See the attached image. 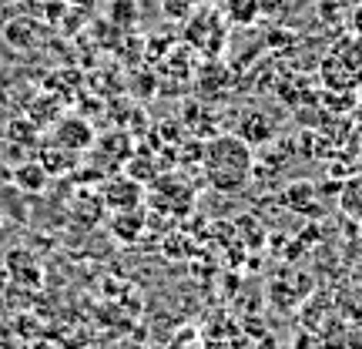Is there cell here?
Instances as JSON below:
<instances>
[{
    "mask_svg": "<svg viewBox=\"0 0 362 349\" xmlns=\"http://www.w3.org/2000/svg\"><path fill=\"white\" fill-rule=\"evenodd\" d=\"M235 135L242 138L252 148H262V144H272L275 135H279V121L265 111V108H245L238 121H235Z\"/></svg>",
    "mask_w": 362,
    "mask_h": 349,
    "instance_id": "3957f363",
    "label": "cell"
},
{
    "mask_svg": "<svg viewBox=\"0 0 362 349\" xmlns=\"http://www.w3.org/2000/svg\"><path fill=\"white\" fill-rule=\"evenodd\" d=\"M13 178H17V185H21L24 192H40V188H44V181H47V171H44L40 161H30V165H24Z\"/></svg>",
    "mask_w": 362,
    "mask_h": 349,
    "instance_id": "52a82bcc",
    "label": "cell"
},
{
    "mask_svg": "<svg viewBox=\"0 0 362 349\" xmlns=\"http://www.w3.org/2000/svg\"><path fill=\"white\" fill-rule=\"evenodd\" d=\"M225 13H228L232 24L245 27V24H255L262 7H259V0H225Z\"/></svg>",
    "mask_w": 362,
    "mask_h": 349,
    "instance_id": "8992f818",
    "label": "cell"
},
{
    "mask_svg": "<svg viewBox=\"0 0 362 349\" xmlns=\"http://www.w3.org/2000/svg\"><path fill=\"white\" fill-rule=\"evenodd\" d=\"M194 4H188V0H165L161 4V11H165V17H175V21H185L188 13H192Z\"/></svg>",
    "mask_w": 362,
    "mask_h": 349,
    "instance_id": "30bf717a",
    "label": "cell"
},
{
    "mask_svg": "<svg viewBox=\"0 0 362 349\" xmlns=\"http://www.w3.org/2000/svg\"><path fill=\"white\" fill-rule=\"evenodd\" d=\"M339 212L362 225V171L339 185Z\"/></svg>",
    "mask_w": 362,
    "mask_h": 349,
    "instance_id": "5b68a950",
    "label": "cell"
},
{
    "mask_svg": "<svg viewBox=\"0 0 362 349\" xmlns=\"http://www.w3.org/2000/svg\"><path fill=\"white\" fill-rule=\"evenodd\" d=\"M188 4H194V7H198V4H208V0H188Z\"/></svg>",
    "mask_w": 362,
    "mask_h": 349,
    "instance_id": "4fadbf2b",
    "label": "cell"
},
{
    "mask_svg": "<svg viewBox=\"0 0 362 349\" xmlns=\"http://www.w3.org/2000/svg\"><path fill=\"white\" fill-rule=\"evenodd\" d=\"M138 198H141V188H138L134 181L128 185V192H115V185H107V188H104V202H107V205H115V208H124V212L138 205Z\"/></svg>",
    "mask_w": 362,
    "mask_h": 349,
    "instance_id": "ba28073f",
    "label": "cell"
},
{
    "mask_svg": "<svg viewBox=\"0 0 362 349\" xmlns=\"http://www.w3.org/2000/svg\"><path fill=\"white\" fill-rule=\"evenodd\" d=\"M4 232H7V219L0 215V239H4Z\"/></svg>",
    "mask_w": 362,
    "mask_h": 349,
    "instance_id": "7c38bea8",
    "label": "cell"
},
{
    "mask_svg": "<svg viewBox=\"0 0 362 349\" xmlns=\"http://www.w3.org/2000/svg\"><path fill=\"white\" fill-rule=\"evenodd\" d=\"M352 27H356V34H362V7L352 13Z\"/></svg>",
    "mask_w": 362,
    "mask_h": 349,
    "instance_id": "8fae6325",
    "label": "cell"
},
{
    "mask_svg": "<svg viewBox=\"0 0 362 349\" xmlns=\"http://www.w3.org/2000/svg\"><path fill=\"white\" fill-rule=\"evenodd\" d=\"M90 142H94V135H90V128L84 125V121H78V118H71V121H64V125H57V135H54V144L64 148V151H71V155L84 151Z\"/></svg>",
    "mask_w": 362,
    "mask_h": 349,
    "instance_id": "277c9868",
    "label": "cell"
},
{
    "mask_svg": "<svg viewBox=\"0 0 362 349\" xmlns=\"http://www.w3.org/2000/svg\"><path fill=\"white\" fill-rule=\"evenodd\" d=\"M302 198H315V188L305 185V181H298V185H288V192H285V205L302 212Z\"/></svg>",
    "mask_w": 362,
    "mask_h": 349,
    "instance_id": "9c48e42d",
    "label": "cell"
},
{
    "mask_svg": "<svg viewBox=\"0 0 362 349\" xmlns=\"http://www.w3.org/2000/svg\"><path fill=\"white\" fill-rule=\"evenodd\" d=\"M325 88L356 91L362 84V40H342L319 67Z\"/></svg>",
    "mask_w": 362,
    "mask_h": 349,
    "instance_id": "7a4b0ae2",
    "label": "cell"
},
{
    "mask_svg": "<svg viewBox=\"0 0 362 349\" xmlns=\"http://www.w3.org/2000/svg\"><path fill=\"white\" fill-rule=\"evenodd\" d=\"M202 168L215 192H242L255 178V155L252 144H245L238 135H215L202 151Z\"/></svg>",
    "mask_w": 362,
    "mask_h": 349,
    "instance_id": "6da1fadb",
    "label": "cell"
}]
</instances>
